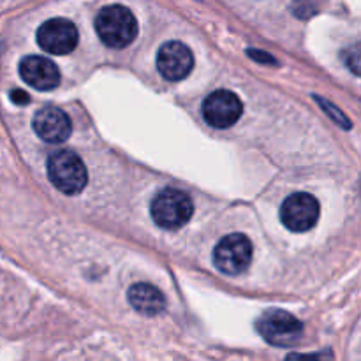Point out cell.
<instances>
[{
	"mask_svg": "<svg viewBox=\"0 0 361 361\" xmlns=\"http://www.w3.org/2000/svg\"><path fill=\"white\" fill-rule=\"evenodd\" d=\"M49 182L62 194L74 196L87 187L88 173L83 161L69 150L55 152L48 159Z\"/></svg>",
	"mask_w": 361,
	"mask_h": 361,
	"instance_id": "3",
	"label": "cell"
},
{
	"mask_svg": "<svg viewBox=\"0 0 361 361\" xmlns=\"http://www.w3.org/2000/svg\"><path fill=\"white\" fill-rule=\"evenodd\" d=\"M349 55H351V56H349V59H345V63H348V66L351 67L353 73L358 74V67H360V62H358V60H360V55H358V44L353 46V48H351V53H349Z\"/></svg>",
	"mask_w": 361,
	"mask_h": 361,
	"instance_id": "14",
	"label": "cell"
},
{
	"mask_svg": "<svg viewBox=\"0 0 361 361\" xmlns=\"http://www.w3.org/2000/svg\"><path fill=\"white\" fill-rule=\"evenodd\" d=\"M13 101L18 102V104H27L28 102V95L21 90H14L13 92Z\"/></svg>",
	"mask_w": 361,
	"mask_h": 361,
	"instance_id": "16",
	"label": "cell"
},
{
	"mask_svg": "<svg viewBox=\"0 0 361 361\" xmlns=\"http://www.w3.org/2000/svg\"><path fill=\"white\" fill-rule=\"evenodd\" d=\"M281 221L293 233L309 231L319 221V203L310 194H293L282 203Z\"/></svg>",
	"mask_w": 361,
	"mask_h": 361,
	"instance_id": "6",
	"label": "cell"
},
{
	"mask_svg": "<svg viewBox=\"0 0 361 361\" xmlns=\"http://www.w3.org/2000/svg\"><path fill=\"white\" fill-rule=\"evenodd\" d=\"M247 55L252 56V59L259 60V62H267V63H277L275 62V59H271L268 53H263V51H257V49H247Z\"/></svg>",
	"mask_w": 361,
	"mask_h": 361,
	"instance_id": "15",
	"label": "cell"
},
{
	"mask_svg": "<svg viewBox=\"0 0 361 361\" xmlns=\"http://www.w3.org/2000/svg\"><path fill=\"white\" fill-rule=\"evenodd\" d=\"M35 134L46 143H63L73 133V123L66 111L53 106L39 109L32 120Z\"/></svg>",
	"mask_w": 361,
	"mask_h": 361,
	"instance_id": "10",
	"label": "cell"
},
{
	"mask_svg": "<svg viewBox=\"0 0 361 361\" xmlns=\"http://www.w3.org/2000/svg\"><path fill=\"white\" fill-rule=\"evenodd\" d=\"M194 67V55L183 42L169 41L161 46L157 53V69L166 80L180 81L190 74Z\"/></svg>",
	"mask_w": 361,
	"mask_h": 361,
	"instance_id": "9",
	"label": "cell"
},
{
	"mask_svg": "<svg viewBox=\"0 0 361 361\" xmlns=\"http://www.w3.org/2000/svg\"><path fill=\"white\" fill-rule=\"evenodd\" d=\"M316 101L319 102V104L323 106L324 109H326V113H328V115L331 116V118H335V122H337V123H341V126L344 127V129H351V122H349V120L345 118V116L342 115V113H338V109L335 108V106H331L330 102H328V101H324L323 97H316Z\"/></svg>",
	"mask_w": 361,
	"mask_h": 361,
	"instance_id": "13",
	"label": "cell"
},
{
	"mask_svg": "<svg viewBox=\"0 0 361 361\" xmlns=\"http://www.w3.org/2000/svg\"><path fill=\"white\" fill-rule=\"evenodd\" d=\"M95 30L106 46L122 49L136 39L137 21L127 7L108 6L99 11L95 18Z\"/></svg>",
	"mask_w": 361,
	"mask_h": 361,
	"instance_id": "1",
	"label": "cell"
},
{
	"mask_svg": "<svg viewBox=\"0 0 361 361\" xmlns=\"http://www.w3.org/2000/svg\"><path fill=\"white\" fill-rule=\"evenodd\" d=\"M243 104L238 95L229 90H215L204 99L203 116L215 129H229L240 120Z\"/></svg>",
	"mask_w": 361,
	"mask_h": 361,
	"instance_id": "7",
	"label": "cell"
},
{
	"mask_svg": "<svg viewBox=\"0 0 361 361\" xmlns=\"http://www.w3.org/2000/svg\"><path fill=\"white\" fill-rule=\"evenodd\" d=\"M252 261V243L245 235H228L214 250V263L226 275H240Z\"/></svg>",
	"mask_w": 361,
	"mask_h": 361,
	"instance_id": "5",
	"label": "cell"
},
{
	"mask_svg": "<svg viewBox=\"0 0 361 361\" xmlns=\"http://www.w3.org/2000/svg\"><path fill=\"white\" fill-rule=\"evenodd\" d=\"M150 214L155 224L162 229L183 228L194 214V204L185 192L178 189H164L154 197Z\"/></svg>",
	"mask_w": 361,
	"mask_h": 361,
	"instance_id": "2",
	"label": "cell"
},
{
	"mask_svg": "<svg viewBox=\"0 0 361 361\" xmlns=\"http://www.w3.org/2000/svg\"><path fill=\"white\" fill-rule=\"evenodd\" d=\"M256 326L264 341L277 348H291L298 344L303 335V324L295 316L281 309L267 310L257 319Z\"/></svg>",
	"mask_w": 361,
	"mask_h": 361,
	"instance_id": "4",
	"label": "cell"
},
{
	"mask_svg": "<svg viewBox=\"0 0 361 361\" xmlns=\"http://www.w3.org/2000/svg\"><path fill=\"white\" fill-rule=\"evenodd\" d=\"M127 298L133 309L143 316H157L166 309L164 295L155 286L145 282L134 284L127 293Z\"/></svg>",
	"mask_w": 361,
	"mask_h": 361,
	"instance_id": "12",
	"label": "cell"
},
{
	"mask_svg": "<svg viewBox=\"0 0 361 361\" xmlns=\"http://www.w3.org/2000/svg\"><path fill=\"white\" fill-rule=\"evenodd\" d=\"M20 76L35 90H53L60 83V73L49 59L39 55L25 56L20 62Z\"/></svg>",
	"mask_w": 361,
	"mask_h": 361,
	"instance_id": "11",
	"label": "cell"
},
{
	"mask_svg": "<svg viewBox=\"0 0 361 361\" xmlns=\"http://www.w3.org/2000/svg\"><path fill=\"white\" fill-rule=\"evenodd\" d=\"M37 42L46 53L67 55L78 46V30L73 21L53 18L39 27Z\"/></svg>",
	"mask_w": 361,
	"mask_h": 361,
	"instance_id": "8",
	"label": "cell"
}]
</instances>
